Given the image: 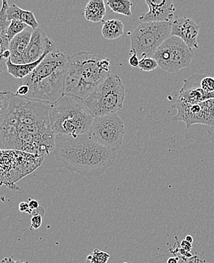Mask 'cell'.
Returning a JSON list of instances; mask_svg holds the SVG:
<instances>
[{"mask_svg":"<svg viewBox=\"0 0 214 263\" xmlns=\"http://www.w3.org/2000/svg\"><path fill=\"white\" fill-rule=\"evenodd\" d=\"M50 104L8 93L0 117V149L44 157L53 152L56 136L49 119Z\"/></svg>","mask_w":214,"mask_h":263,"instance_id":"1","label":"cell"},{"mask_svg":"<svg viewBox=\"0 0 214 263\" xmlns=\"http://www.w3.org/2000/svg\"><path fill=\"white\" fill-rule=\"evenodd\" d=\"M55 156L63 167L85 177H99L115 164L118 151L102 146L90 133L55 136Z\"/></svg>","mask_w":214,"mask_h":263,"instance_id":"2","label":"cell"},{"mask_svg":"<svg viewBox=\"0 0 214 263\" xmlns=\"http://www.w3.org/2000/svg\"><path fill=\"white\" fill-rule=\"evenodd\" d=\"M68 56L58 49L46 55L30 75L22 79L29 92L25 98L43 102H56L65 92Z\"/></svg>","mask_w":214,"mask_h":263,"instance_id":"3","label":"cell"},{"mask_svg":"<svg viewBox=\"0 0 214 263\" xmlns=\"http://www.w3.org/2000/svg\"><path fill=\"white\" fill-rule=\"evenodd\" d=\"M111 60L92 52L68 56L64 94L85 99L110 74Z\"/></svg>","mask_w":214,"mask_h":263,"instance_id":"4","label":"cell"},{"mask_svg":"<svg viewBox=\"0 0 214 263\" xmlns=\"http://www.w3.org/2000/svg\"><path fill=\"white\" fill-rule=\"evenodd\" d=\"M94 118L84 100L74 95L64 94L50 104L49 119L55 136H77L90 133Z\"/></svg>","mask_w":214,"mask_h":263,"instance_id":"5","label":"cell"},{"mask_svg":"<svg viewBox=\"0 0 214 263\" xmlns=\"http://www.w3.org/2000/svg\"><path fill=\"white\" fill-rule=\"evenodd\" d=\"M125 88L120 76L110 73L84 99L85 106L93 117L117 114L123 108Z\"/></svg>","mask_w":214,"mask_h":263,"instance_id":"6","label":"cell"},{"mask_svg":"<svg viewBox=\"0 0 214 263\" xmlns=\"http://www.w3.org/2000/svg\"><path fill=\"white\" fill-rule=\"evenodd\" d=\"M44 156L19 150L0 149V186L20 190L17 182L39 168Z\"/></svg>","mask_w":214,"mask_h":263,"instance_id":"7","label":"cell"},{"mask_svg":"<svg viewBox=\"0 0 214 263\" xmlns=\"http://www.w3.org/2000/svg\"><path fill=\"white\" fill-rule=\"evenodd\" d=\"M172 22H142L130 34L131 49L139 60L144 57H153L162 44L170 37Z\"/></svg>","mask_w":214,"mask_h":263,"instance_id":"8","label":"cell"},{"mask_svg":"<svg viewBox=\"0 0 214 263\" xmlns=\"http://www.w3.org/2000/svg\"><path fill=\"white\" fill-rule=\"evenodd\" d=\"M194 57L192 49L181 38L171 36L157 49L153 58L163 70L169 73H177L188 67Z\"/></svg>","mask_w":214,"mask_h":263,"instance_id":"9","label":"cell"},{"mask_svg":"<svg viewBox=\"0 0 214 263\" xmlns=\"http://www.w3.org/2000/svg\"><path fill=\"white\" fill-rule=\"evenodd\" d=\"M125 133L124 123L117 113L95 117L90 132L97 143L115 151L121 148Z\"/></svg>","mask_w":214,"mask_h":263,"instance_id":"10","label":"cell"},{"mask_svg":"<svg viewBox=\"0 0 214 263\" xmlns=\"http://www.w3.org/2000/svg\"><path fill=\"white\" fill-rule=\"evenodd\" d=\"M172 108L177 110L172 120L183 122L187 129L195 124L214 126V98L194 104L176 101Z\"/></svg>","mask_w":214,"mask_h":263,"instance_id":"11","label":"cell"},{"mask_svg":"<svg viewBox=\"0 0 214 263\" xmlns=\"http://www.w3.org/2000/svg\"><path fill=\"white\" fill-rule=\"evenodd\" d=\"M55 50H57L55 43L47 37L43 30L38 28L32 32L31 41L24 55L22 64L34 63L46 53H50Z\"/></svg>","mask_w":214,"mask_h":263,"instance_id":"12","label":"cell"},{"mask_svg":"<svg viewBox=\"0 0 214 263\" xmlns=\"http://www.w3.org/2000/svg\"><path fill=\"white\" fill-rule=\"evenodd\" d=\"M202 74H194L184 80L183 86L179 91L177 102L194 104L214 98V94H207L201 86Z\"/></svg>","mask_w":214,"mask_h":263,"instance_id":"13","label":"cell"},{"mask_svg":"<svg viewBox=\"0 0 214 263\" xmlns=\"http://www.w3.org/2000/svg\"><path fill=\"white\" fill-rule=\"evenodd\" d=\"M200 27L192 19L181 17L172 22L171 35L181 38L190 48H198V34Z\"/></svg>","mask_w":214,"mask_h":263,"instance_id":"14","label":"cell"},{"mask_svg":"<svg viewBox=\"0 0 214 263\" xmlns=\"http://www.w3.org/2000/svg\"><path fill=\"white\" fill-rule=\"evenodd\" d=\"M149 11L139 17L142 22H172L174 18L175 6L173 0H145Z\"/></svg>","mask_w":214,"mask_h":263,"instance_id":"15","label":"cell"},{"mask_svg":"<svg viewBox=\"0 0 214 263\" xmlns=\"http://www.w3.org/2000/svg\"><path fill=\"white\" fill-rule=\"evenodd\" d=\"M2 3L3 4L0 9V73L7 69L6 63L11 57L9 41L7 37V28L9 22L6 15L9 4L8 0H2Z\"/></svg>","mask_w":214,"mask_h":263,"instance_id":"16","label":"cell"},{"mask_svg":"<svg viewBox=\"0 0 214 263\" xmlns=\"http://www.w3.org/2000/svg\"><path fill=\"white\" fill-rule=\"evenodd\" d=\"M31 35L32 32L25 30L9 42L10 60L12 63L15 64H22L24 55L31 41Z\"/></svg>","mask_w":214,"mask_h":263,"instance_id":"17","label":"cell"},{"mask_svg":"<svg viewBox=\"0 0 214 263\" xmlns=\"http://www.w3.org/2000/svg\"><path fill=\"white\" fill-rule=\"evenodd\" d=\"M6 15L9 22L12 20L20 21L22 23L26 24L28 26L31 27L33 30L39 28V24L34 13L31 11L22 9L15 4H12L9 6L6 11Z\"/></svg>","mask_w":214,"mask_h":263,"instance_id":"18","label":"cell"},{"mask_svg":"<svg viewBox=\"0 0 214 263\" xmlns=\"http://www.w3.org/2000/svg\"><path fill=\"white\" fill-rule=\"evenodd\" d=\"M104 0H90L84 11V16L88 22L93 23L102 22L106 15Z\"/></svg>","mask_w":214,"mask_h":263,"instance_id":"19","label":"cell"},{"mask_svg":"<svg viewBox=\"0 0 214 263\" xmlns=\"http://www.w3.org/2000/svg\"><path fill=\"white\" fill-rule=\"evenodd\" d=\"M49 53H46L45 54L43 55L41 58L37 61L34 63H26V64H15L12 63L10 59L8 60L6 63V66H7L8 72L11 76H13L15 79H24L28 75L31 73L34 70L36 67L41 63L46 55L48 54Z\"/></svg>","mask_w":214,"mask_h":263,"instance_id":"20","label":"cell"},{"mask_svg":"<svg viewBox=\"0 0 214 263\" xmlns=\"http://www.w3.org/2000/svg\"><path fill=\"white\" fill-rule=\"evenodd\" d=\"M124 31V25L121 21L117 19H111L103 23L101 34L103 37L109 41L117 39L121 37Z\"/></svg>","mask_w":214,"mask_h":263,"instance_id":"21","label":"cell"},{"mask_svg":"<svg viewBox=\"0 0 214 263\" xmlns=\"http://www.w3.org/2000/svg\"><path fill=\"white\" fill-rule=\"evenodd\" d=\"M107 5L111 10L115 13L125 15L127 17L132 16L133 3L131 0H107Z\"/></svg>","mask_w":214,"mask_h":263,"instance_id":"22","label":"cell"},{"mask_svg":"<svg viewBox=\"0 0 214 263\" xmlns=\"http://www.w3.org/2000/svg\"><path fill=\"white\" fill-rule=\"evenodd\" d=\"M27 27H28V25H27L26 24L22 23V22H20V21H10L7 28V37L9 42H10L15 36L20 34L22 31H25Z\"/></svg>","mask_w":214,"mask_h":263,"instance_id":"23","label":"cell"},{"mask_svg":"<svg viewBox=\"0 0 214 263\" xmlns=\"http://www.w3.org/2000/svg\"><path fill=\"white\" fill-rule=\"evenodd\" d=\"M111 256L106 252L96 249L86 258V263H107Z\"/></svg>","mask_w":214,"mask_h":263,"instance_id":"24","label":"cell"},{"mask_svg":"<svg viewBox=\"0 0 214 263\" xmlns=\"http://www.w3.org/2000/svg\"><path fill=\"white\" fill-rule=\"evenodd\" d=\"M158 64L156 60L153 57H144L139 60V68L144 72H152L158 67Z\"/></svg>","mask_w":214,"mask_h":263,"instance_id":"25","label":"cell"},{"mask_svg":"<svg viewBox=\"0 0 214 263\" xmlns=\"http://www.w3.org/2000/svg\"><path fill=\"white\" fill-rule=\"evenodd\" d=\"M43 217L41 215H33L31 219V228L32 229L38 230L41 228L43 223Z\"/></svg>","mask_w":214,"mask_h":263,"instance_id":"26","label":"cell"},{"mask_svg":"<svg viewBox=\"0 0 214 263\" xmlns=\"http://www.w3.org/2000/svg\"><path fill=\"white\" fill-rule=\"evenodd\" d=\"M139 59L135 53L130 52L129 64L132 67H138L139 66Z\"/></svg>","mask_w":214,"mask_h":263,"instance_id":"27","label":"cell"},{"mask_svg":"<svg viewBox=\"0 0 214 263\" xmlns=\"http://www.w3.org/2000/svg\"><path fill=\"white\" fill-rule=\"evenodd\" d=\"M28 92H29V88H28V85H22L20 88H19V89L17 90L15 94L21 97H26Z\"/></svg>","mask_w":214,"mask_h":263,"instance_id":"28","label":"cell"},{"mask_svg":"<svg viewBox=\"0 0 214 263\" xmlns=\"http://www.w3.org/2000/svg\"><path fill=\"white\" fill-rule=\"evenodd\" d=\"M20 211L21 212H25V213H28L31 215V208L29 206V204L28 202H22L20 204Z\"/></svg>","mask_w":214,"mask_h":263,"instance_id":"29","label":"cell"},{"mask_svg":"<svg viewBox=\"0 0 214 263\" xmlns=\"http://www.w3.org/2000/svg\"><path fill=\"white\" fill-rule=\"evenodd\" d=\"M8 93L9 92H7V91H0V117H1L2 112H3V107H4Z\"/></svg>","mask_w":214,"mask_h":263,"instance_id":"30","label":"cell"},{"mask_svg":"<svg viewBox=\"0 0 214 263\" xmlns=\"http://www.w3.org/2000/svg\"><path fill=\"white\" fill-rule=\"evenodd\" d=\"M0 263H28V261L20 260V259L15 260L13 257H7L3 259Z\"/></svg>","mask_w":214,"mask_h":263,"instance_id":"31","label":"cell"},{"mask_svg":"<svg viewBox=\"0 0 214 263\" xmlns=\"http://www.w3.org/2000/svg\"><path fill=\"white\" fill-rule=\"evenodd\" d=\"M44 213H45V211H44V208L42 206H40L37 209H34V210H32V212H31V215H41L42 216H44Z\"/></svg>","mask_w":214,"mask_h":263,"instance_id":"32","label":"cell"},{"mask_svg":"<svg viewBox=\"0 0 214 263\" xmlns=\"http://www.w3.org/2000/svg\"><path fill=\"white\" fill-rule=\"evenodd\" d=\"M28 204H29V206L31 208V210L37 209L40 206L39 202L37 200H34V199H30Z\"/></svg>","mask_w":214,"mask_h":263,"instance_id":"33","label":"cell"},{"mask_svg":"<svg viewBox=\"0 0 214 263\" xmlns=\"http://www.w3.org/2000/svg\"><path fill=\"white\" fill-rule=\"evenodd\" d=\"M208 136L210 138V142H213L214 144V126H210V129H208Z\"/></svg>","mask_w":214,"mask_h":263,"instance_id":"34","label":"cell"},{"mask_svg":"<svg viewBox=\"0 0 214 263\" xmlns=\"http://www.w3.org/2000/svg\"><path fill=\"white\" fill-rule=\"evenodd\" d=\"M167 263H177V258H175V257L169 258V259H168Z\"/></svg>","mask_w":214,"mask_h":263,"instance_id":"35","label":"cell"},{"mask_svg":"<svg viewBox=\"0 0 214 263\" xmlns=\"http://www.w3.org/2000/svg\"><path fill=\"white\" fill-rule=\"evenodd\" d=\"M185 240H187V241L189 242V243H193V237H191V236L188 235L186 237V239Z\"/></svg>","mask_w":214,"mask_h":263,"instance_id":"36","label":"cell"},{"mask_svg":"<svg viewBox=\"0 0 214 263\" xmlns=\"http://www.w3.org/2000/svg\"><path fill=\"white\" fill-rule=\"evenodd\" d=\"M123 263H128V262H123Z\"/></svg>","mask_w":214,"mask_h":263,"instance_id":"37","label":"cell"}]
</instances>
